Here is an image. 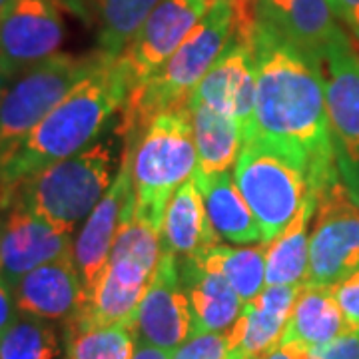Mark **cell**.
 Returning a JSON list of instances; mask_svg holds the SVG:
<instances>
[{
    "label": "cell",
    "instance_id": "obj_1",
    "mask_svg": "<svg viewBox=\"0 0 359 359\" xmlns=\"http://www.w3.org/2000/svg\"><path fill=\"white\" fill-rule=\"evenodd\" d=\"M242 40L256 60L254 136L290 156L318 200L339 184L321 65L257 22Z\"/></svg>",
    "mask_w": 359,
    "mask_h": 359
},
{
    "label": "cell",
    "instance_id": "obj_2",
    "mask_svg": "<svg viewBox=\"0 0 359 359\" xmlns=\"http://www.w3.org/2000/svg\"><path fill=\"white\" fill-rule=\"evenodd\" d=\"M128 90L130 80L118 56L106 54L102 65L30 132L16 154L0 168V212L13 205L16 188L25 180L94 144L122 108Z\"/></svg>",
    "mask_w": 359,
    "mask_h": 359
},
{
    "label": "cell",
    "instance_id": "obj_3",
    "mask_svg": "<svg viewBox=\"0 0 359 359\" xmlns=\"http://www.w3.org/2000/svg\"><path fill=\"white\" fill-rule=\"evenodd\" d=\"M233 30L236 14L230 0L212 2L166 65L128 90L116 126V134L124 140V152L134 148L156 116L186 106L194 88L230 44Z\"/></svg>",
    "mask_w": 359,
    "mask_h": 359
},
{
    "label": "cell",
    "instance_id": "obj_4",
    "mask_svg": "<svg viewBox=\"0 0 359 359\" xmlns=\"http://www.w3.org/2000/svg\"><path fill=\"white\" fill-rule=\"evenodd\" d=\"M162 256L160 228L136 212L124 219L116 236L100 282L80 309L65 325L94 327L134 323L136 309L154 278Z\"/></svg>",
    "mask_w": 359,
    "mask_h": 359
},
{
    "label": "cell",
    "instance_id": "obj_5",
    "mask_svg": "<svg viewBox=\"0 0 359 359\" xmlns=\"http://www.w3.org/2000/svg\"><path fill=\"white\" fill-rule=\"evenodd\" d=\"M130 176L136 194L134 212L162 228L172 194L198 170V152L186 106L156 116L128 152Z\"/></svg>",
    "mask_w": 359,
    "mask_h": 359
},
{
    "label": "cell",
    "instance_id": "obj_6",
    "mask_svg": "<svg viewBox=\"0 0 359 359\" xmlns=\"http://www.w3.org/2000/svg\"><path fill=\"white\" fill-rule=\"evenodd\" d=\"M114 150L108 140L94 142L82 152L65 158L25 180L14 202L66 231H74L112 186ZM13 202V204H14Z\"/></svg>",
    "mask_w": 359,
    "mask_h": 359
},
{
    "label": "cell",
    "instance_id": "obj_7",
    "mask_svg": "<svg viewBox=\"0 0 359 359\" xmlns=\"http://www.w3.org/2000/svg\"><path fill=\"white\" fill-rule=\"evenodd\" d=\"M108 52L54 54L14 78L0 104V168L25 144L30 132L78 84L102 65Z\"/></svg>",
    "mask_w": 359,
    "mask_h": 359
},
{
    "label": "cell",
    "instance_id": "obj_8",
    "mask_svg": "<svg viewBox=\"0 0 359 359\" xmlns=\"http://www.w3.org/2000/svg\"><path fill=\"white\" fill-rule=\"evenodd\" d=\"M233 182L256 218L264 244L278 238L311 198L304 170L257 136L244 142Z\"/></svg>",
    "mask_w": 359,
    "mask_h": 359
},
{
    "label": "cell",
    "instance_id": "obj_9",
    "mask_svg": "<svg viewBox=\"0 0 359 359\" xmlns=\"http://www.w3.org/2000/svg\"><path fill=\"white\" fill-rule=\"evenodd\" d=\"M321 72L339 182L359 205V52L346 32L327 46Z\"/></svg>",
    "mask_w": 359,
    "mask_h": 359
},
{
    "label": "cell",
    "instance_id": "obj_10",
    "mask_svg": "<svg viewBox=\"0 0 359 359\" xmlns=\"http://www.w3.org/2000/svg\"><path fill=\"white\" fill-rule=\"evenodd\" d=\"M359 269V205L346 188L332 186L318 198L309 236L308 285L332 287Z\"/></svg>",
    "mask_w": 359,
    "mask_h": 359
},
{
    "label": "cell",
    "instance_id": "obj_11",
    "mask_svg": "<svg viewBox=\"0 0 359 359\" xmlns=\"http://www.w3.org/2000/svg\"><path fill=\"white\" fill-rule=\"evenodd\" d=\"M65 22L56 0H8L0 11V72L11 80L56 54Z\"/></svg>",
    "mask_w": 359,
    "mask_h": 359
},
{
    "label": "cell",
    "instance_id": "obj_12",
    "mask_svg": "<svg viewBox=\"0 0 359 359\" xmlns=\"http://www.w3.org/2000/svg\"><path fill=\"white\" fill-rule=\"evenodd\" d=\"M208 8V0H160L156 4L118 56V62L130 80V88L166 65Z\"/></svg>",
    "mask_w": 359,
    "mask_h": 359
},
{
    "label": "cell",
    "instance_id": "obj_13",
    "mask_svg": "<svg viewBox=\"0 0 359 359\" xmlns=\"http://www.w3.org/2000/svg\"><path fill=\"white\" fill-rule=\"evenodd\" d=\"M72 231L14 202L0 218V282L13 287L32 269L72 254Z\"/></svg>",
    "mask_w": 359,
    "mask_h": 359
},
{
    "label": "cell",
    "instance_id": "obj_14",
    "mask_svg": "<svg viewBox=\"0 0 359 359\" xmlns=\"http://www.w3.org/2000/svg\"><path fill=\"white\" fill-rule=\"evenodd\" d=\"M136 208V194L130 176V158L122 154V164L112 186L84 219L72 245V257L86 292V302L102 278L104 268L124 219Z\"/></svg>",
    "mask_w": 359,
    "mask_h": 359
},
{
    "label": "cell",
    "instance_id": "obj_15",
    "mask_svg": "<svg viewBox=\"0 0 359 359\" xmlns=\"http://www.w3.org/2000/svg\"><path fill=\"white\" fill-rule=\"evenodd\" d=\"M192 334V309L180 278L178 257L162 252L154 278L136 309L132 335L174 351Z\"/></svg>",
    "mask_w": 359,
    "mask_h": 359
},
{
    "label": "cell",
    "instance_id": "obj_16",
    "mask_svg": "<svg viewBox=\"0 0 359 359\" xmlns=\"http://www.w3.org/2000/svg\"><path fill=\"white\" fill-rule=\"evenodd\" d=\"M188 102L205 104L219 114L230 116L231 120L242 124L245 140L254 136L256 60L245 40L236 34L231 36L230 44L194 88Z\"/></svg>",
    "mask_w": 359,
    "mask_h": 359
},
{
    "label": "cell",
    "instance_id": "obj_17",
    "mask_svg": "<svg viewBox=\"0 0 359 359\" xmlns=\"http://www.w3.org/2000/svg\"><path fill=\"white\" fill-rule=\"evenodd\" d=\"M254 16L257 25L320 65L327 46L344 34L330 0H254Z\"/></svg>",
    "mask_w": 359,
    "mask_h": 359
},
{
    "label": "cell",
    "instance_id": "obj_18",
    "mask_svg": "<svg viewBox=\"0 0 359 359\" xmlns=\"http://www.w3.org/2000/svg\"><path fill=\"white\" fill-rule=\"evenodd\" d=\"M16 309L48 321H70L86 304L72 254L32 269L13 287Z\"/></svg>",
    "mask_w": 359,
    "mask_h": 359
},
{
    "label": "cell",
    "instance_id": "obj_19",
    "mask_svg": "<svg viewBox=\"0 0 359 359\" xmlns=\"http://www.w3.org/2000/svg\"><path fill=\"white\" fill-rule=\"evenodd\" d=\"M302 287L266 285L257 297L245 302L240 318L228 332V359H257L278 346Z\"/></svg>",
    "mask_w": 359,
    "mask_h": 359
},
{
    "label": "cell",
    "instance_id": "obj_20",
    "mask_svg": "<svg viewBox=\"0 0 359 359\" xmlns=\"http://www.w3.org/2000/svg\"><path fill=\"white\" fill-rule=\"evenodd\" d=\"M180 278L192 309V334H226L238 321L244 302L219 273L196 259H178Z\"/></svg>",
    "mask_w": 359,
    "mask_h": 359
},
{
    "label": "cell",
    "instance_id": "obj_21",
    "mask_svg": "<svg viewBox=\"0 0 359 359\" xmlns=\"http://www.w3.org/2000/svg\"><path fill=\"white\" fill-rule=\"evenodd\" d=\"M160 242L162 252L178 259L204 256L208 250L219 244V236L210 224L204 198L194 176L184 182L168 200L160 228Z\"/></svg>",
    "mask_w": 359,
    "mask_h": 359
},
{
    "label": "cell",
    "instance_id": "obj_22",
    "mask_svg": "<svg viewBox=\"0 0 359 359\" xmlns=\"http://www.w3.org/2000/svg\"><path fill=\"white\" fill-rule=\"evenodd\" d=\"M160 0H56L98 39V50L120 56Z\"/></svg>",
    "mask_w": 359,
    "mask_h": 359
},
{
    "label": "cell",
    "instance_id": "obj_23",
    "mask_svg": "<svg viewBox=\"0 0 359 359\" xmlns=\"http://www.w3.org/2000/svg\"><path fill=\"white\" fill-rule=\"evenodd\" d=\"M194 180L204 198L210 224L222 240L231 244H262L259 226L230 172L202 174L196 170Z\"/></svg>",
    "mask_w": 359,
    "mask_h": 359
},
{
    "label": "cell",
    "instance_id": "obj_24",
    "mask_svg": "<svg viewBox=\"0 0 359 359\" xmlns=\"http://www.w3.org/2000/svg\"><path fill=\"white\" fill-rule=\"evenodd\" d=\"M346 332H349V327L332 294V287L306 283L297 294L280 341L316 349Z\"/></svg>",
    "mask_w": 359,
    "mask_h": 359
},
{
    "label": "cell",
    "instance_id": "obj_25",
    "mask_svg": "<svg viewBox=\"0 0 359 359\" xmlns=\"http://www.w3.org/2000/svg\"><path fill=\"white\" fill-rule=\"evenodd\" d=\"M192 122V134L198 152V172L219 174L230 172L242 152L245 132L242 124L212 110L210 106L186 102Z\"/></svg>",
    "mask_w": 359,
    "mask_h": 359
},
{
    "label": "cell",
    "instance_id": "obj_26",
    "mask_svg": "<svg viewBox=\"0 0 359 359\" xmlns=\"http://www.w3.org/2000/svg\"><path fill=\"white\" fill-rule=\"evenodd\" d=\"M318 208L308 198L290 226L266 244V285H306L309 269V224Z\"/></svg>",
    "mask_w": 359,
    "mask_h": 359
},
{
    "label": "cell",
    "instance_id": "obj_27",
    "mask_svg": "<svg viewBox=\"0 0 359 359\" xmlns=\"http://www.w3.org/2000/svg\"><path fill=\"white\" fill-rule=\"evenodd\" d=\"M202 268L219 273L242 297V302H252L266 287V244L252 248H230L222 244L208 250L204 256L190 257Z\"/></svg>",
    "mask_w": 359,
    "mask_h": 359
},
{
    "label": "cell",
    "instance_id": "obj_28",
    "mask_svg": "<svg viewBox=\"0 0 359 359\" xmlns=\"http://www.w3.org/2000/svg\"><path fill=\"white\" fill-rule=\"evenodd\" d=\"M58 351L56 330L36 316L18 311L0 332V359H56Z\"/></svg>",
    "mask_w": 359,
    "mask_h": 359
},
{
    "label": "cell",
    "instance_id": "obj_29",
    "mask_svg": "<svg viewBox=\"0 0 359 359\" xmlns=\"http://www.w3.org/2000/svg\"><path fill=\"white\" fill-rule=\"evenodd\" d=\"M66 359H122L132 355L134 335L124 323L74 327L65 325Z\"/></svg>",
    "mask_w": 359,
    "mask_h": 359
},
{
    "label": "cell",
    "instance_id": "obj_30",
    "mask_svg": "<svg viewBox=\"0 0 359 359\" xmlns=\"http://www.w3.org/2000/svg\"><path fill=\"white\" fill-rule=\"evenodd\" d=\"M230 339L226 334H196L172 351V359H228Z\"/></svg>",
    "mask_w": 359,
    "mask_h": 359
},
{
    "label": "cell",
    "instance_id": "obj_31",
    "mask_svg": "<svg viewBox=\"0 0 359 359\" xmlns=\"http://www.w3.org/2000/svg\"><path fill=\"white\" fill-rule=\"evenodd\" d=\"M332 294L346 318L349 332H359V269L332 285Z\"/></svg>",
    "mask_w": 359,
    "mask_h": 359
},
{
    "label": "cell",
    "instance_id": "obj_32",
    "mask_svg": "<svg viewBox=\"0 0 359 359\" xmlns=\"http://www.w3.org/2000/svg\"><path fill=\"white\" fill-rule=\"evenodd\" d=\"M308 359H359V332H346L325 346L309 349Z\"/></svg>",
    "mask_w": 359,
    "mask_h": 359
},
{
    "label": "cell",
    "instance_id": "obj_33",
    "mask_svg": "<svg viewBox=\"0 0 359 359\" xmlns=\"http://www.w3.org/2000/svg\"><path fill=\"white\" fill-rule=\"evenodd\" d=\"M337 20L353 32V36L359 40V0H330Z\"/></svg>",
    "mask_w": 359,
    "mask_h": 359
},
{
    "label": "cell",
    "instance_id": "obj_34",
    "mask_svg": "<svg viewBox=\"0 0 359 359\" xmlns=\"http://www.w3.org/2000/svg\"><path fill=\"white\" fill-rule=\"evenodd\" d=\"M309 349L302 346H295V344H278L276 347H271L266 355L257 359H308Z\"/></svg>",
    "mask_w": 359,
    "mask_h": 359
},
{
    "label": "cell",
    "instance_id": "obj_35",
    "mask_svg": "<svg viewBox=\"0 0 359 359\" xmlns=\"http://www.w3.org/2000/svg\"><path fill=\"white\" fill-rule=\"evenodd\" d=\"M16 313H18V309H16V304H14L11 287H6L4 283L0 282V332L16 318Z\"/></svg>",
    "mask_w": 359,
    "mask_h": 359
},
{
    "label": "cell",
    "instance_id": "obj_36",
    "mask_svg": "<svg viewBox=\"0 0 359 359\" xmlns=\"http://www.w3.org/2000/svg\"><path fill=\"white\" fill-rule=\"evenodd\" d=\"M130 359H172V351L150 346L138 337H134V347H132V358Z\"/></svg>",
    "mask_w": 359,
    "mask_h": 359
},
{
    "label": "cell",
    "instance_id": "obj_37",
    "mask_svg": "<svg viewBox=\"0 0 359 359\" xmlns=\"http://www.w3.org/2000/svg\"><path fill=\"white\" fill-rule=\"evenodd\" d=\"M11 78L4 76L2 72H0V104H2V98H4V94H6V90H8V86H11Z\"/></svg>",
    "mask_w": 359,
    "mask_h": 359
},
{
    "label": "cell",
    "instance_id": "obj_38",
    "mask_svg": "<svg viewBox=\"0 0 359 359\" xmlns=\"http://www.w3.org/2000/svg\"><path fill=\"white\" fill-rule=\"evenodd\" d=\"M6 2H8V0H0V11H2V8L6 6Z\"/></svg>",
    "mask_w": 359,
    "mask_h": 359
},
{
    "label": "cell",
    "instance_id": "obj_39",
    "mask_svg": "<svg viewBox=\"0 0 359 359\" xmlns=\"http://www.w3.org/2000/svg\"><path fill=\"white\" fill-rule=\"evenodd\" d=\"M208 2H210V4H212V2H218V0H208ZM231 2V0H230Z\"/></svg>",
    "mask_w": 359,
    "mask_h": 359
},
{
    "label": "cell",
    "instance_id": "obj_40",
    "mask_svg": "<svg viewBox=\"0 0 359 359\" xmlns=\"http://www.w3.org/2000/svg\"><path fill=\"white\" fill-rule=\"evenodd\" d=\"M130 358H132V355H130ZM130 358H122V359H130Z\"/></svg>",
    "mask_w": 359,
    "mask_h": 359
}]
</instances>
